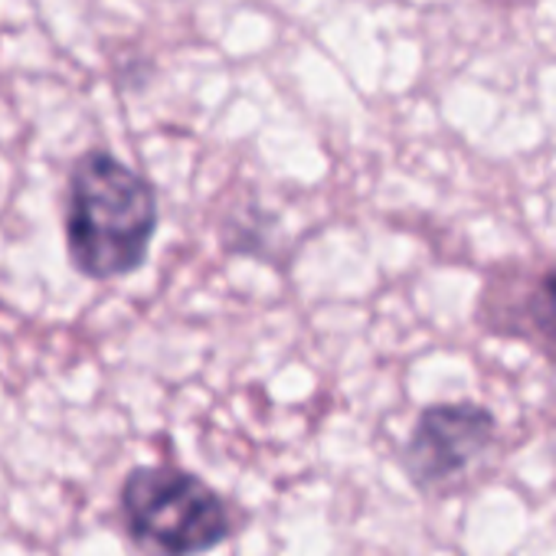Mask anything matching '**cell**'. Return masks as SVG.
<instances>
[{"instance_id":"cell-1","label":"cell","mask_w":556,"mask_h":556,"mask_svg":"<svg viewBox=\"0 0 556 556\" xmlns=\"http://www.w3.org/2000/svg\"><path fill=\"white\" fill-rule=\"evenodd\" d=\"M66 252L96 282L131 275L144 265L157 232V193L148 177L105 148L76 157L63 210Z\"/></svg>"},{"instance_id":"cell-2","label":"cell","mask_w":556,"mask_h":556,"mask_svg":"<svg viewBox=\"0 0 556 556\" xmlns=\"http://www.w3.org/2000/svg\"><path fill=\"white\" fill-rule=\"evenodd\" d=\"M122 517L131 540L154 556H200L232 536L226 501L170 465H141L125 478Z\"/></svg>"},{"instance_id":"cell-3","label":"cell","mask_w":556,"mask_h":556,"mask_svg":"<svg viewBox=\"0 0 556 556\" xmlns=\"http://www.w3.org/2000/svg\"><path fill=\"white\" fill-rule=\"evenodd\" d=\"M494 435L491 409L478 403H435L419 413L400 462L416 488L442 491L494 445Z\"/></svg>"},{"instance_id":"cell-4","label":"cell","mask_w":556,"mask_h":556,"mask_svg":"<svg viewBox=\"0 0 556 556\" xmlns=\"http://www.w3.org/2000/svg\"><path fill=\"white\" fill-rule=\"evenodd\" d=\"M530 334L556 354V265L543 268L523 302Z\"/></svg>"}]
</instances>
